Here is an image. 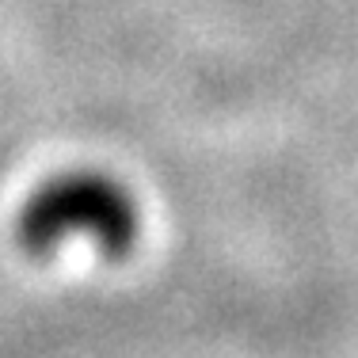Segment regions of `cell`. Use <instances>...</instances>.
Wrapping results in <instances>:
<instances>
[{
  "label": "cell",
  "mask_w": 358,
  "mask_h": 358,
  "mask_svg": "<svg viewBox=\"0 0 358 358\" xmlns=\"http://www.w3.org/2000/svg\"><path fill=\"white\" fill-rule=\"evenodd\" d=\"M134 206L122 187L103 176H65L46 183L27 202L20 241L42 255L69 236H88L115 255L134 241Z\"/></svg>",
  "instance_id": "cell-1"
}]
</instances>
